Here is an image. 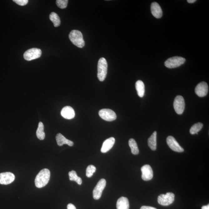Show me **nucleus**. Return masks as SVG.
Segmentation results:
<instances>
[{
  "label": "nucleus",
  "instance_id": "obj_1",
  "mask_svg": "<svg viewBox=\"0 0 209 209\" xmlns=\"http://www.w3.org/2000/svg\"><path fill=\"white\" fill-rule=\"evenodd\" d=\"M50 172L48 169L42 170L37 174L35 179L36 186L38 188L43 187L48 183L50 179Z\"/></svg>",
  "mask_w": 209,
  "mask_h": 209
},
{
  "label": "nucleus",
  "instance_id": "obj_2",
  "mask_svg": "<svg viewBox=\"0 0 209 209\" xmlns=\"http://www.w3.org/2000/svg\"><path fill=\"white\" fill-rule=\"evenodd\" d=\"M69 38L73 44L80 48L84 47L85 43L83 40L82 33L77 30L71 31L69 34Z\"/></svg>",
  "mask_w": 209,
  "mask_h": 209
},
{
  "label": "nucleus",
  "instance_id": "obj_3",
  "mask_svg": "<svg viewBox=\"0 0 209 209\" xmlns=\"http://www.w3.org/2000/svg\"><path fill=\"white\" fill-rule=\"evenodd\" d=\"M108 64L105 58H102L98 62L97 77L100 81L105 79L107 73Z\"/></svg>",
  "mask_w": 209,
  "mask_h": 209
},
{
  "label": "nucleus",
  "instance_id": "obj_4",
  "mask_svg": "<svg viewBox=\"0 0 209 209\" xmlns=\"http://www.w3.org/2000/svg\"><path fill=\"white\" fill-rule=\"evenodd\" d=\"M186 61L185 58L181 57H174L169 58L165 63L166 68L170 69L179 67L183 64Z\"/></svg>",
  "mask_w": 209,
  "mask_h": 209
},
{
  "label": "nucleus",
  "instance_id": "obj_5",
  "mask_svg": "<svg viewBox=\"0 0 209 209\" xmlns=\"http://www.w3.org/2000/svg\"><path fill=\"white\" fill-rule=\"evenodd\" d=\"M175 195L172 192H167L166 194H161L158 198V201L160 205L167 206L174 202Z\"/></svg>",
  "mask_w": 209,
  "mask_h": 209
},
{
  "label": "nucleus",
  "instance_id": "obj_6",
  "mask_svg": "<svg viewBox=\"0 0 209 209\" xmlns=\"http://www.w3.org/2000/svg\"><path fill=\"white\" fill-rule=\"evenodd\" d=\"M42 53V50L40 49L32 48L24 52L23 57L24 59L27 61H31L40 58Z\"/></svg>",
  "mask_w": 209,
  "mask_h": 209
},
{
  "label": "nucleus",
  "instance_id": "obj_7",
  "mask_svg": "<svg viewBox=\"0 0 209 209\" xmlns=\"http://www.w3.org/2000/svg\"><path fill=\"white\" fill-rule=\"evenodd\" d=\"M106 185V181L104 179H101L98 182L97 185L93 190V197L94 200H98L100 199L102 196L103 191Z\"/></svg>",
  "mask_w": 209,
  "mask_h": 209
},
{
  "label": "nucleus",
  "instance_id": "obj_8",
  "mask_svg": "<svg viewBox=\"0 0 209 209\" xmlns=\"http://www.w3.org/2000/svg\"><path fill=\"white\" fill-rule=\"evenodd\" d=\"M174 107L177 114L181 115L183 113L185 107V101L181 96H177L175 99Z\"/></svg>",
  "mask_w": 209,
  "mask_h": 209
},
{
  "label": "nucleus",
  "instance_id": "obj_9",
  "mask_svg": "<svg viewBox=\"0 0 209 209\" xmlns=\"http://www.w3.org/2000/svg\"><path fill=\"white\" fill-rule=\"evenodd\" d=\"M99 115L103 120L107 121H112L117 118L115 113L110 109H103L99 110Z\"/></svg>",
  "mask_w": 209,
  "mask_h": 209
},
{
  "label": "nucleus",
  "instance_id": "obj_10",
  "mask_svg": "<svg viewBox=\"0 0 209 209\" xmlns=\"http://www.w3.org/2000/svg\"><path fill=\"white\" fill-rule=\"evenodd\" d=\"M166 143L170 148L173 151L181 153L184 151V150L176 141L174 137L169 136L166 139Z\"/></svg>",
  "mask_w": 209,
  "mask_h": 209
},
{
  "label": "nucleus",
  "instance_id": "obj_11",
  "mask_svg": "<svg viewBox=\"0 0 209 209\" xmlns=\"http://www.w3.org/2000/svg\"><path fill=\"white\" fill-rule=\"evenodd\" d=\"M15 176L12 173L6 172L0 174V184L8 185L15 180Z\"/></svg>",
  "mask_w": 209,
  "mask_h": 209
},
{
  "label": "nucleus",
  "instance_id": "obj_12",
  "mask_svg": "<svg viewBox=\"0 0 209 209\" xmlns=\"http://www.w3.org/2000/svg\"><path fill=\"white\" fill-rule=\"evenodd\" d=\"M196 94L199 97H205L208 94V86L205 82H202L199 83L196 86L195 89Z\"/></svg>",
  "mask_w": 209,
  "mask_h": 209
},
{
  "label": "nucleus",
  "instance_id": "obj_13",
  "mask_svg": "<svg viewBox=\"0 0 209 209\" xmlns=\"http://www.w3.org/2000/svg\"><path fill=\"white\" fill-rule=\"evenodd\" d=\"M142 179L144 181L151 180L153 177V171L151 166L149 165H145L141 168Z\"/></svg>",
  "mask_w": 209,
  "mask_h": 209
},
{
  "label": "nucleus",
  "instance_id": "obj_14",
  "mask_svg": "<svg viewBox=\"0 0 209 209\" xmlns=\"http://www.w3.org/2000/svg\"><path fill=\"white\" fill-rule=\"evenodd\" d=\"M61 115L64 118L67 120H71L74 118L75 113L72 107L70 106H66L62 109Z\"/></svg>",
  "mask_w": 209,
  "mask_h": 209
},
{
  "label": "nucleus",
  "instance_id": "obj_15",
  "mask_svg": "<svg viewBox=\"0 0 209 209\" xmlns=\"http://www.w3.org/2000/svg\"><path fill=\"white\" fill-rule=\"evenodd\" d=\"M115 143V139L113 137L107 139L103 144L101 151L102 153L107 152L113 147Z\"/></svg>",
  "mask_w": 209,
  "mask_h": 209
},
{
  "label": "nucleus",
  "instance_id": "obj_16",
  "mask_svg": "<svg viewBox=\"0 0 209 209\" xmlns=\"http://www.w3.org/2000/svg\"><path fill=\"white\" fill-rule=\"evenodd\" d=\"M151 10L152 14L156 18H160L162 17L163 14L162 9L158 3L156 2L152 3Z\"/></svg>",
  "mask_w": 209,
  "mask_h": 209
},
{
  "label": "nucleus",
  "instance_id": "obj_17",
  "mask_svg": "<svg viewBox=\"0 0 209 209\" xmlns=\"http://www.w3.org/2000/svg\"><path fill=\"white\" fill-rule=\"evenodd\" d=\"M57 144L59 146H62L63 145L67 144L70 146H72L74 145L73 141L67 139L61 134L58 133L56 136Z\"/></svg>",
  "mask_w": 209,
  "mask_h": 209
},
{
  "label": "nucleus",
  "instance_id": "obj_18",
  "mask_svg": "<svg viewBox=\"0 0 209 209\" xmlns=\"http://www.w3.org/2000/svg\"><path fill=\"white\" fill-rule=\"evenodd\" d=\"M117 209H129L130 203L127 197H122L118 199L117 202Z\"/></svg>",
  "mask_w": 209,
  "mask_h": 209
},
{
  "label": "nucleus",
  "instance_id": "obj_19",
  "mask_svg": "<svg viewBox=\"0 0 209 209\" xmlns=\"http://www.w3.org/2000/svg\"><path fill=\"white\" fill-rule=\"evenodd\" d=\"M156 138L157 132L155 131L148 140V146L153 151H155L156 149Z\"/></svg>",
  "mask_w": 209,
  "mask_h": 209
},
{
  "label": "nucleus",
  "instance_id": "obj_20",
  "mask_svg": "<svg viewBox=\"0 0 209 209\" xmlns=\"http://www.w3.org/2000/svg\"><path fill=\"white\" fill-rule=\"evenodd\" d=\"M135 89L138 95L140 97H143L145 93V86L143 81L141 80L137 81L135 83Z\"/></svg>",
  "mask_w": 209,
  "mask_h": 209
},
{
  "label": "nucleus",
  "instance_id": "obj_21",
  "mask_svg": "<svg viewBox=\"0 0 209 209\" xmlns=\"http://www.w3.org/2000/svg\"><path fill=\"white\" fill-rule=\"evenodd\" d=\"M44 125L42 122H40L38 124V127L36 132L37 136L38 139L42 140L45 138V133L44 131Z\"/></svg>",
  "mask_w": 209,
  "mask_h": 209
},
{
  "label": "nucleus",
  "instance_id": "obj_22",
  "mask_svg": "<svg viewBox=\"0 0 209 209\" xmlns=\"http://www.w3.org/2000/svg\"><path fill=\"white\" fill-rule=\"evenodd\" d=\"M129 145L131 149V152L133 155H138L139 153L138 145L136 141L133 139H130L129 140Z\"/></svg>",
  "mask_w": 209,
  "mask_h": 209
},
{
  "label": "nucleus",
  "instance_id": "obj_23",
  "mask_svg": "<svg viewBox=\"0 0 209 209\" xmlns=\"http://www.w3.org/2000/svg\"><path fill=\"white\" fill-rule=\"evenodd\" d=\"M69 179L71 181H75L77 183L81 185L82 183V180L81 177H78L76 171H72L69 172Z\"/></svg>",
  "mask_w": 209,
  "mask_h": 209
},
{
  "label": "nucleus",
  "instance_id": "obj_24",
  "mask_svg": "<svg viewBox=\"0 0 209 209\" xmlns=\"http://www.w3.org/2000/svg\"><path fill=\"white\" fill-rule=\"evenodd\" d=\"M50 21L53 23L54 26L55 27H59L60 24V19L59 16L56 13L52 12L49 16Z\"/></svg>",
  "mask_w": 209,
  "mask_h": 209
},
{
  "label": "nucleus",
  "instance_id": "obj_25",
  "mask_svg": "<svg viewBox=\"0 0 209 209\" xmlns=\"http://www.w3.org/2000/svg\"><path fill=\"white\" fill-rule=\"evenodd\" d=\"M203 126V124L201 122L194 124L190 129V133L192 135L198 134V132L201 130Z\"/></svg>",
  "mask_w": 209,
  "mask_h": 209
},
{
  "label": "nucleus",
  "instance_id": "obj_26",
  "mask_svg": "<svg viewBox=\"0 0 209 209\" xmlns=\"http://www.w3.org/2000/svg\"><path fill=\"white\" fill-rule=\"evenodd\" d=\"M96 168L93 165H89L86 170V176L88 177H92L94 173L96 172Z\"/></svg>",
  "mask_w": 209,
  "mask_h": 209
},
{
  "label": "nucleus",
  "instance_id": "obj_27",
  "mask_svg": "<svg viewBox=\"0 0 209 209\" xmlns=\"http://www.w3.org/2000/svg\"><path fill=\"white\" fill-rule=\"evenodd\" d=\"M68 1V0H57L56 4L60 9H64L67 7Z\"/></svg>",
  "mask_w": 209,
  "mask_h": 209
},
{
  "label": "nucleus",
  "instance_id": "obj_28",
  "mask_svg": "<svg viewBox=\"0 0 209 209\" xmlns=\"http://www.w3.org/2000/svg\"><path fill=\"white\" fill-rule=\"evenodd\" d=\"M13 1L17 4L21 6H25L28 2V0H14Z\"/></svg>",
  "mask_w": 209,
  "mask_h": 209
},
{
  "label": "nucleus",
  "instance_id": "obj_29",
  "mask_svg": "<svg viewBox=\"0 0 209 209\" xmlns=\"http://www.w3.org/2000/svg\"><path fill=\"white\" fill-rule=\"evenodd\" d=\"M67 209H76V208L73 204L69 203L67 206Z\"/></svg>",
  "mask_w": 209,
  "mask_h": 209
},
{
  "label": "nucleus",
  "instance_id": "obj_30",
  "mask_svg": "<svg viewBox=\"0 0 209 209\" xmlns=\"http://www.w3.org/2000/svg\"><path fill=\"white\" fill-rule=\"evenodd\" d=\"M140 209H157L156 208L153 207L148 206H142Z\"/></svg>",
  "mask_w": 209,
  "mask_h": 209
},
{
  "label": "nucleus",
  "instance_id": "obj_31",
  "mask_svg": "<svg viewBox=\"0 0 209 209\" xmlns=\"http://www.w3.org/2000/svg\"><path fill=\"white\" fill-rule=\"evenodd\" d=\"M201 209H209V205L204 206H202Z\"/></svg>",
  "mask_w": 209,
  "mask_h": 209
},
{
  "label": "nucleus",
  "instance_id": "obj_32",
  "mask_svg": "<svg viewBox=\"0 0 209 209\" xmlns=\"http://www.w3.org/2000/svg\"><path fill=\"white\" fill-rule=\"evenodd\" d=\"M196 1V0H188L187 2L189 3H195Z\"/></svg>",
  "mask_w": 209,
  "mask_h": 209
}]
</instances>
